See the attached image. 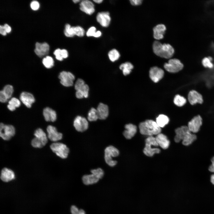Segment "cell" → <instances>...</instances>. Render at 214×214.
Instances as JSON below:
<instances>
[{"label": "cell", "mask_w": 214, "mask_h": 214, "mask_svg": "<svg viewBox=\"0 0 214 214\" xmlns=\"http://www.w3.org/2000/svg\"><path fill=\"white\" fill-rule=\"evenodd\" d=\"M139 128L141 134L149 136L157 135L161 132V128L156 122L150 119L141 122L139 125Z\"/></svg>", "instance_id": "cell-1"}, {"label": "cell", "mask_w": 214, "mask_h": 214, "mask_svg": "<svg viewBox=\"0 0 214 214\" xmlns=\"http://www.w3.org/2000/svg\"><path fill=\"white\" fill-rule=\"evenodd\" d=\"M152 48L154 53L156 55L166 59L171 58L174 53V49L170 45L162 44L158 41L153 42Z\"/></svg>", "instance_id": "cell-2"}, {"label": "cell", "mask_w": 214, "mask_h": 214, "mask_svg": "<svg viewBox=\"0 0 214 214\" xmlns=\"http://www.w3.org/2000/svg\"><path fill=\"white\" fill-rule=\"evenodd\" d=\"M145 146L143 150L144 154L149 157L152 156L155 154L159 153L160 150L158 148H152V146H158L155 137L153 136H149L145 140Z\"/></svg>", "instance_id": "cell-3"}, {"label": "cell", "mask_w": 214, "mask_h": 214, "mask_svg": "<svg viewBox=\"0 0 214 214\" xmlns=\"http://www.w3.org/2000/svg\"><path fill=\"white\" fill-rule=\"evenodd\" d=\"M35 137L32 141V146L35 148H41L45 145L48 142L46 134L40 128L37 129L34 132Z\"/></svg>", "instance_id": "cell-4"}, {"label": "cell", "mask_w": 214, "mask_h": 214, "mask_svg": "<svg viewBox=\"0 0 214 214\" xmlns=\"http://www.w3.org/2000/svg\"><path fill=\"white\" fill-rule=\"evenodd\" d=\"M104 159L106 163L111 167L116 165L117 162L113 160L112 157L117 156L119 154V150L111 145L107 147L105 150Z\"/></svg>", "instance_id": "cell-5"}, {"label": "cell", "mask_w": 214, "mask_h": 214, "mask_svg": "<svg viewBox=\"0 0 214 214\" xmlns=\"http://www.w3.org/2000/svg\"><path fill=\"white\" fill-rule=\"evenodd\" d=\"M75 88L76 90L75 96L77 98L81 99L88 97L89 90V86L85 84L82 79L78 78L75 84Z\"/></svg>", "instance_id": "cell-6"}, {"label": "cell", "mask_w": 214, "mask_h": 214, "mask_svg": "<svg viewBox=\"0 0 214 214\" xmlns=\"http://www.w3.org/2000/svg\"><path fill=\"white\" fill-rule=\"evenodd\" d=\"M50 147L52 151L59 157L64 159L67 157L69 150L65 144L61 143H54Z\"/></svg>", "instance_id": "cell-7"}, {"label": "cell", "mask_w": 214, "mask_h": 214, "mask_svg": "<svg viewBox=\"0 0 214 214\" xmlns=\"http://www.w3.org/2000/svg\"><path fill=\"white\" fill-rule=\"evenodd\" d=\"M183 67V64L181 61L175 58L170 59L164 65L165 70L171 73H177L182 70Z\"/></svg>", "instance_id": "cell-8"}, {"label": "cell", "mask_w": 214, "mask_h": 214, "mask_svg": "<svg viewBox=\"0 0 214 214\" xmlns=\"http://www.w3.org/2000/svg\"><path fill=\"white\" fill-rule=\"evenodd\" d=\"M15 134V129L11 125H5L1 123L0 125V136L4 140H9Z\"/></svg>", "instance_id": "cell-9"}, {"label": "cell", "mask_w": 214, "mask_h": 214, "mask_svg": "<svg viewBox=\"0 0 214 214\" xmlns=\"http://www.w3.org/2000/svg\"><path fill=\"white\" fill-rule=\"evenodd\" d=\"M64 32V35L68 37H72L75 35L82 37L85 34V31L81 27L79 26L71 27L69 24L65 25Z\"/></svg>", "instance_id": "cell-10"}, {"label": "cell", "mask_w": 214, "mask_h": 214, "mask_svg": "<svg viewBox=\"0 0 214 214\" xmlns=\"http://www.w3.org/2000/svg\"><path fill=\"white\" fill-rule=\"evenodd\" d=\"M202 124V119L200 115L192 118L188 122V127L191 133H196L200 130Z\"/></svg>", "instance_id": "cell-11"}, {"label": "cell", "mask_w": 214, "mask_h": 214, "mask_svg": "<svg viewBox=\"0 0 214 214\" xmlns=\"http://www.w3.org/2000/svg\"><path fill=\"white\" fill-rule=\"evenodd\" d=\"M61 83L66 87H70L73 86V81L75 79L74 75L71 72L63 71L61 72L59 76Z\"/></svg>", "instance_id": "cell-12"}, {"label": "cell", "mask_w": 214, "mask_h": 214, "mask_svg": "<svg viewBox=\"0 0 214 214\" xmlns=\"http://www.w3.org/2000/svg\"><path fill=\"white\" fill-rule=\"evenodd\" d=\"M188 102L191 105L202 104L204 102L202 95L197 91L192 90L189 92L187 97Z\"/></svg>", "instance_id": "cell-13"}, {"label": "cell", "mask_w": 214, "mask_h": 214, "mask_svg": "<svg viewBox=\"0 0 214 214\" xmlns=\"http://www.w3.org/2000/svg\"><path fill=\"white\" fill-rule=\"evenodd\" d=\"M73 125L77 131L83 132L88 128L89 124L87 120L85 118L78 116L75 118L74 120Z\"/></svg>", "instance_id": "cell-14"}, {"label": "cell", "mask_w": 214, "mask_h": 214, "mask_svg": "<svg viewBox=\"0 0 214 214\" xmlns=\"http://www.w3.org/2000/svg\"><path fill=\"white\" fill-rule=\"evenodd\" d=\"M164 74L163 70L161 68L155 66L152 67L149 71V76L154 82L157 83L161 80Z\"/></svg>", "instance_id": "cell-15"}, {"label": "cell", "mask_w": 214, "mask_h": 214, "mask_svg": "<svg viewBox=\"0 0 214 214\" xmlns=\"http://www.w3.org/2000/svg\"><path fill=\"white\" fill-rule=\"evenodd\" d=\"M96 20L102 26L107 27L110 23L111 18L108 12H103L98 13Z\"/></svg>", "instance_id": "cell-16"}, {"label": "cell", "mask_w": 214, "mask_h": 214, "mask_svg": "<svg viewBox=\"0 0 214 214\" xmlns=\"http://www.w3.org/2000/svg\"><path fill=\"white\" fill-rule=\"evenodd\" d=\"M48 139L53 141H56L61 140L62 137L61 133L58 132L56 128L54 126L49 125L47 128Z\"/></svg>", "instance_id": "cell-17"}, {"label": "cell", "mask_w": 214, "mask_h": 214, "mask_svg": "<svg viewBox=\"0 0 214 214\" xmlns=\"http://www.w3.org/2000/svg\"><path fill=\"white\" fill-rule=\"evenodd\" d=\"M49 46L46 42L40 43L37 42L35 44V48L34 52L39 57H42L47 54L49 52Z\"/></svg>", "instance_id": "cell-18"}, {"label": "cell", "mask_w": 214, "mask_h": 214, "mask_svg": "<svg viewBox=\"0 0 214 214\" xmlns=\"http://www.w3.org/2000/svg\"><path fill=\"white\" fill-rule=\"evenodd\" d=\"M79 4L81 10L87 14L92 15L95 11L94 4L89 0H82Z\"/></svg>", "instance_id": "cell-19"}, {"label": "cell", "mask_w": 214, "mask_h": 214, "mask_svg": "<svg viewBox=\"0 0 214 214\" xmlns=\"http://www.w3.org/2000/svg\"><path fill=\"white\" fill-rule=\"evenodd\" d=\"M176 135L174 138L175 142L179 143L182 140L185 136L190 132L188 126H182L176 128L175 130Z\"/></svg>", "instance_id": "cell-20"}, {"label": "cell", "mask_w": 214, "mask_h": 214, "mask_svg": "<svg viewBox=\"0 0 214 214\" xmlns=\"http://www.w3.org/2000/svg\"><path fill=\"white\" fill-rule=\"evenodd\" d=\"M20 99L23 103L28 108L31 107L32 105L35 101L33 95L31 93L26 92L21 93L20 95Z\"/></svg>", "instance_id": "cell-21"}, {"label": "cell", "mask_w": 214, "mask_h": 214, "mask_svg": "<svg viewBox=\"0 0 214 214\" xmlns=\"http://www.w3.org/2000/svg\"><path fill=\"white\" fill-rule=\"evenodd\" d=\"M98 119L104 120L108 117L109 110L108 106L106 104L100 103L96 109Z\"/></svg>", "instance_id": "cell-22"}, {"label": "cell", "mask_w": 214, "mask_h": 214, "mask_svg": "<svg viewBox=\"0 0 214 214\" xmlns=\"http://www.w3.org/2000/svg\"><path fill=\"white\" fill-rule=\"evenodd\" d=\"M125 130L123 132L124 136L127 139H130L135 135L137 132L136 125L132 124H128L125 126Z\"/></svg>", "instance_id": "cell-23"}, {"label": "cell", "mask_w": 214, "mask_h": 214, "mask_svg": "<svg viewBox=\"0 0 214 214\" xmlns=\"http://www.w3.org/2000/svg\"><path fill=\"white\" fill-rule=\"evenodd\" d=\"M0 178L4 182H8L15 178L14 172L11 169L4 168L1 171Z\"/></svg>", "instance_id": "cell-24"}, {"label": "cell", "mask_w": 214, "mask_h": 214, "mask_svg": "<svg viewBox=\"0 0 214 214\" xmlns=\"http://www.w3.org/2000/svg\"><path fill=\"white\" fill-rule=\"evenodd\" d=\"M166 29V27L163 24L157 25L153 29L154 38L157 40L162 39L163 37V35Z\"/></svg>", "instance_id": "cell-25"}, {"label": "cell", "mask_w": 214, "mask_h": 214, "mask_svg": "<svg viewBox=\"0 0 214 214\" xmlns=\"http://www.w3.org/2000/svg\"><path fill=\"white\" fill-rule=\"evenodd\" d=\"M155 138L158 146L161 148L163 149L168 148L170 142L165 135L160 133L157 135Z\"/></svg>", "instance_id": "cell-26"}, {"label": "cell", "mask_w": 214, "mask_h": 214, "mask_svg": "<svg viewBox=\"0 0 214 214\" xmlns=\"http://www.w3.org/2000/svg\"><path fill=\"white\" fill-rule=\"evenodd\" d=\"M43 115L46 121H55L56 119L55 111L49 107H46L43 111Z\"/></svg>", "instance_id": "cell-27"}, {"label": "cell", "mask_w": 214, "mask_h": 214, "mask_svg": "<svg viewBox=\"0 0 214 214\" xmlns=\"http://www.w3.org/2000/svg\"><path fill=\"white\" fill-rule=\"evenodd\" d=\"M99 180L92 174L84 175L82 178L83 182L86 185L95 183L98 181Z\"/></svg>", "instance_id": "cell-28"}, {"label": "cell", "mask_w": 214, "mask_h": 214, "mask_svg": "<svg viewBox=\"0 0 214 214\" xmlns=\"http://www.w3.org/2000/svg\"><path fill=\"white\" fill-rule=\"evenodd\" d=\"M196 139V135L190 132L183 139L182 143L184 145L188 146L191 144Z\"/></svg>", "instance_id": "cell-29"}, {"label": "cell", "mask_w": 214, "mask_h": 214, "mask_svg": "<svg viewBox=\"0 0 214 214\" xmlns=\"http://www.w3.org/2000/svg\"><path fill=\"white\" fill-rule=\"evenodd\" d=\"M133 68V64L129 62L122 64L119 66L120 69L122 70L123 73L125 75L129 74Z\"/></svg>", "instance_id": "cell-30"}, {"label": "cell", "mask_w": 214, "mask_h": 214, "mask_svg": "<svg viewBox=\"0 0 214 214\" xmlns=\"http://www.w3.org/2000/svg\"><path fill=\"white\" fill-rule=\"evenodd\" d=\"M169 122V117L166 115H159L156 119V122L160 128L164 127Z\"/></svg>", "instance_id": "cell-31"}, {"label": "cell", "mask_w": 214, "mask_h": 214, "mask_svg": "<svg viewBox=\"0 0 214 214\" xmlns=\"http://www.w3.org/2000/svg\"><path fill=\"white\" fill-rule=\"evenodd\" d=\"M174 103L177 106L181 107L185 105L187 103V100L184 97L177 94L174 97Z\"/></svg>", "instance_id": "cell-32"}, {"label": "cell", "mask_w": 214, "mask_h": 214, "mask_svg": "<svg viewBox=\"0 0 214 214\" xmlns=\"http://www.w3.org/2000/svg\"><path fill=\"white\" fill-rule=\"evenodd\" d=\"M21 105L20 100L15 97L12 98L8 102L7 108L12 111H14L16 108L18 107Z\"/></svg>", "instance_id": "cell-33"}, {"label": "cell", "mask_w": 214, "mask_h": 214, "mask_svg": "<svg viewBox=\"0 0 214 214\" xmlns=\"http://www.w3.org/2000/svg\"><path fill=\"white\" fill-rule=\"evenodd\" d=\"M108 57L112 62H114L117 60L120 56V54L118 51L114 49L110 51L108 54Z\"/></svg>", "instance_id": "cell-34"}, {"label": "cell", "mask_w": 214, "mask_h": 214, "mask_svg": "<svg viewBox=\"0 0 214 214\" xmlns=\"http://www.w3.org/2000/svg\"><path fill=\"white\" fill-rule=\"evenodd\" d=\"M87 119L90 121H95L98 119L97 110L94 108H92L89 111Z\"/></svg>", "instance_id": "cell-35"}, {"label": "cell", "mask_w": 214, "mask_h": 214, "mask_svg": "<svg viewBox=\"0 0 214 214\" xmlns=\"http://www.w3.org/2000/svg\"><path fill=\"white\" fill-rule=\"evenodd\" d=\"M42 62L44 65L47 68H50L54 64V61L53 58L49 56H47L44 58Z\"/></svg>", "instance_id": "cell-36"}, {"label": "cell", "mask_w": 214, "mask_h": 214, "mask_svg": "<svg viewBox=\"0 0 214 214\" xmlns=\"http://www.w3.org/2000/svg\"><path fill=\"white\" fill-rule=\"evenodd\" d=\"M212 60V58L210 56L204 57L202 60V64L205 68H212L214 66L211 62Z\"/></svg>", "instance_id": "cell-37"}, {"label": "cell", "mask_w": 214, "mask_h": 214, "mask_svg": "<svg viewBox=\"0 0 214 214\" xmlns=\"http://www.w3.org/2000/svg\"><path fill=\"white\" fill-rule=\"evenodd\" d=\"M8 99L10 98L13 92V86L10 85H6L2 90Z\"/></svg>", "instance_id": "cell-38"}, {"label": "cell", "mask_w": 214, "mask_h": 214, "mask_svg": "<svg viewBox=\"0 0 214 214\" xmlns=\"http://www.w3.org/2000/svg\"><path fill=\"white\" fill-rule=\"evenodd\" d=\"M91 172L99 179L102 178L104 174L103 171L100 168L92 169Z\"/></svg>", "instance_id": "cell-39"}, {"label": "cell", "mask_w": 214, "mask_h": 214, "mask_svg": "<svg viewBox=\"0 0 214 214\" xmlns=\"http://www.w3.org/2000/svg\"><path fill=\"white\" fill-rule=\"evenodd\" d=\"M61 50L60 48L55 50L54 52V54L56 58L58 60L62 61L63 59L61 54Z\"/></svg>", "instance_id": "cell-40"}, {"label": "cell", "mask_w": 214, "mask_h": 214, "mask_svg": "<svg viewBox=\"0 0 214 214\" xmlns=\"http://www.w3.org/2000/svg\"><path fill=\"white\" fill-rule=\"evenodd\" d=\"M96 28L94 26L90 27L86 32V35L87 37H94L96 32Z\"/></svg>", "instance_id": "cell-41"}, {"label": "cell", "mask_w": 214, "mask_h": 214, "mask_svg": "<svg viewBox=\"0 0 214 214\" xmlns=\"http://www.w3.org/2000/svg\"><path fill=\"white\" fill-rule=\"evenodd\" d=\"M31 8L34 10H36L39 7L40 4L37 1L34 0L31 2L30 4Z\"/></svg>", "instance_id": "cell-42"}, {"label": "cell", "mask_w": 214, "mask_h": 214, "mask_svg": "<svg viewBox=\"0 0 214 214\" xmlns=\"http://www.w3.org/2000/svg\"><path fill=\"white\" fill-rule=\"evenodd\" d=\"M8 99L4 94L2 90L0 92V101L1 103L6 102Z\"/></svg>", "instance_id": "cell-43"}, {"label": "cell", "mask_w": 214, "mask_h": 214, "mask_svg": "<svg viewBox=\"0 0 214 214\" xmlns=\"http://www.w3.org/2000/svg\"><path fill=\"white\" fill-rule=\"evenodd\" d=\"M79 210L75 206L73 205L71 208V212L72 214H78Z\"/></svg>", "instance_id": "cell-44"}, {"label": "cell", "mask_w": 214, "mask_h": 214, "mask_svg": "<svg viewBox=\"0 0 214 214\" xmlns=\"http://www.w3.org/2000/svg\"><path fill=\"white\" fill-rule=\"evenodd\" d=\"M131 4L134 6L138 5L141 4L142 1V0H130Z\"/></svg>", "instance_id": "cell-45"}, {"label": "cell", "mask_w": 214, "mask_h": 214, "mask_svg": "<svg viewBox=\"0 0 214 214\" xmlns=\"http://www.w3.org/2000/svg\"><path fill=\"white\" fill-rule=\"evenodd\" d=\"M61 54L63 58H66L68 56V53L67 51L65 49L61 50Z\"/></svg>", "instance_id": "cell-46"}, {"label": "cell", "mask_w": 214, "mask_h": 214, "mask_svg": "<svg viewBox=\"0 0 214 214\" xmlns=\"http://www.w3.org/2000/svg\"><path fill=\"white\" fill-rule=\"evenodd\" d=\"M212 164L209 166V170L213 173H214V157H213L211 159Z\"/></svg>", "instance_id": "cell-47"}, {"label": "cell", "mask_w": 214, "mask_h": 214, "mask_svg": "<svg viewBox=\"0 0 214 214\" xmlns=\"http://www.w3.org/2000/svg\"><path fill=\"white\" fill-rule=\"evenodd\" d=\"M3 26L7 33H9L11 31V27L7 24H5Z\"/></svg>", "instance_id": "cell-48"}, {"label": "cell", "mask_w": 214, "mask_h": 214, "mask_svg": "<svg viewBox=\"0 0 214 214\" xmlns=\"http://www.w3.org/2000/svg\"><path fill=\"white\" fill-rule=\"evenodd\" d=\"M7 32L4 29L3 26H0V33L2 35L5 36L7 34Z\"/></svg>", "instance_id": "cell-49"}, {"label": "cell", "mask_w": 214, "mask_h": 214, "mask_svg": "<svg viewBox=\"0 0 214 214\" xmlns=\"http://www.w3.org/2000/svg\"><path fill=\"white\" fill-rule=\"evenodd\" d=\"M101 35V32L99 31H98L96 32L94 37H100Z\"/></svg>", "instance_id": "cell-50"}, {"label": "cell", "mask_w": 214, "mask_h": 214, "mask_svg": "<svg viewBox=\"0 0 214 214\" xmlns=\"http://www.w3.org/2000/svg\"><path fill=\"white\" fill-rule=\"evenodd\" d=\"M210 181L214 185V174H212L211 176Z\"/></svg>", "instance_id": "cell-51"}, {"label": "cell", "mask_w": 214, "mask_h": 214, "mask_svg": "<svg viewBox=\"0 0 214 214\" xmlns=\"http://www.w3.org/2000/svg\"><path fill=\"white\" fill-rule=\"evenodd\" d=\"M78 214H86L85 212L83 209L79 210Z\"/></svg>", "instance_id": "cell-52"}, {"label": "cell", "mask_w": 214, "mask_h": 214, "mask_svg": "<svg viewBox=\"0 0 214 214\" xmlns=\"http://www.w3.org/2000/svg\"><path fill=\"white\" fill-rule=\"evenodd\" d=\"M93 1L97 4H100L103 1V0H93Z\"/></svg>", "instance_id": "cell-53"}, {"label": "cell", "mask_w": 214, "mask_h": 214, "mask_svg": "<svg viewBox=\"0 0 214 214\" xmlns=\"http://www.w3.org/2000/svg\"><path fill=\"white\" fill-rule=\"evenodd\" d=\"M73 1L75 3H77L80 1V0H73Z\"/></svg>", "instance_id": "cell-54"}]
</instances>
